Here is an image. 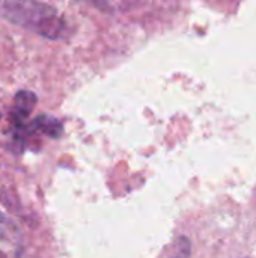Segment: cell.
Instances as JSON below:
<instances>
[{
  "instance_id": "cell-1",
  "label": "cell",
  "mask_w": 256,
  "mask_h": 258,
  "mask_svg": "<svg viewBox=\"0 0 256 258\" xmlns=\"http://www.w3.org/2000/svg\"><path fill=\"white\" fill-rule=\"evenodd\" d=\"M0 17L51 39L59 38L63 32V20L47 3L0 2Z\"/></svg>"
},
{
  "instance_id": "cell-2",
  "label": "cell",
  "mask_w": 256,
  "mask_h": 258,
  "mask_svg": "<svg viewBox=\"0 0 256 258\" xmlns=\"http://www.w3.org/2000/svg\"><path fill=\"white\" fill-rule=\"evenodd\" d=\"M21 233L18 227L0 212V258H17L21 251Z\"/></svg>"
},
{
  "instance_id": "cell-3",
  "label": "cell",
  "mask_w": 256,
  "mask_h": 258,
  "mask_svg": "<svg viewBox=\"0 0 256 258\" xmlns=\"http://www.w3.org/2000/svg\"><path fill=\"white\" fill-rule=\"evenodd\" d=\"M35 104H36V95L33 92L20 91L14 100V119L15 121L26 119L32 113Z\"/></svg>"
},
{
  "instance_id": "cell-4",
  "label": "cell",
  "mask_w": 256,
  "mask_h": 258,
  "mask_svg": "<svg viewBox=\"0 0 256 258\" xmlns=\"http://www.w3.org/2000/svg\"><path fill=\"white\" fill-rule=\"evenodd\" d=\"M32 128H36L39 130L41 133L50 136V138H59L62 135V124L51 118V116H47V115H42L39 118H36L33 122H32Z\"/></svg>"
},
{
  "instance_id": "cell-5",
  "label": "cell",
  "mask_w": 256,
  "mask_h": 258,
  "mask_svg": "<svg viewBox=\"0 0 256 258\" xmlns=\"http://www.w3.org/2000/svg\"><path fill=\"white\" fill-rule=\"evenodd\" d=\"M190 257V242L186 237H180L172 249L170 258H189Z\"/></svg>"
}]
</instances>
